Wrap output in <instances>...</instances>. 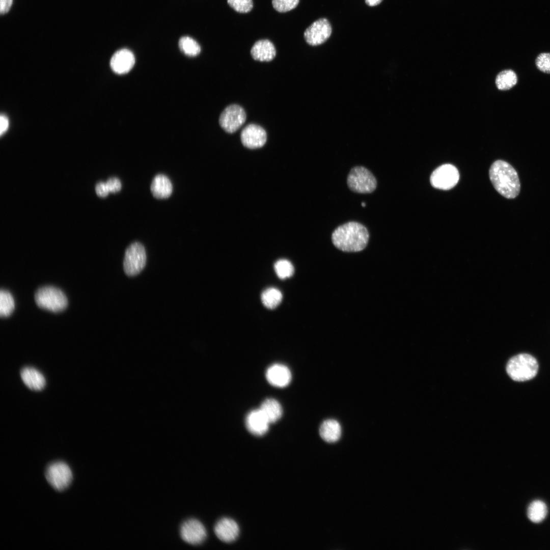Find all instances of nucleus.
Returning a JSON list of instances; mask_svg holds the SVG:
<instances>
[{
	"label": "nucleus",
	"instance_id": "1",
	"mask_svg": "<svg viewBox=\"0 0 550 550\" xmlns=\"http://www.w3.org/2000/svg\"><path fill=\"white\" fill-rule=\"evenodd\" d=\"M369 233L367 228L356 222H349L338 227L332 234L333 244L347 252L362 251L367 245Z\"/></svg>",
	"mask_w": 550,
	"mask_h": 550
},
{
	"label": "nucleus",
	"instance_id": "2",
	"mask_svg": "<svg viewBox=\"0 0 550 550\" xmlns=\"http://www.w3.org/2000/svg\"><path fill=\"white\" fill-rule=\"evenodd\" d=\"M489 175L496 190L507 199L516 197L520 189V181L516 170L509 163L495 161L491 166Z\"/></svg>",
	"mask_w": 550,
	"mask_h": 550
},
{
	"label": "nucleus",
	"instance_id": "3",
	"mask_svg": "<svg viewBox=\"0 0 550 550\" xmlns=\"http://www.w3.org/2000/svg\"><path fill=\"white\" fill-rule=\"evenodd\" d=\"M506 369L509 376L514 381H525L536 375L538 364L536 359L531 354L519 353L510 359Z\"/></svg>",
	"mask_w": 550,
	"mask_h": 550
},
{
	"label": "nucleus",
	"instance_id": "4",
	"mask_svg": "<svg viewBox=\"0 0 550 550\" xmlns=\"http://www.w3.org/2000/svg\"><path fill=\"white\" fill-rule=\"evenodd\" d=\"M35 300L38 307L54 312L64 310L68 304L65 294L59 289L45 286L37 290Z\"/></svg>",
	"mask_w": 550,
	"mask_h": 550
},
{
	"label": "nucleus",
	"instance_id": "5",
	"mask_svg": "<svg viewBox=\"0 0 550 550\" xmlns=\"http://www.w3.org/2000/svg\"><path fill=\"white\" fill-rule=\"evenodd\" d=\"M45 476L51 487L59 491L68 488L73 480V474L70 466L61 460L48 464L45 470Z\"/></svg>",
	"mask_w": 550,
	"mask_h": 550
},
{
	"label": "nucleus",
	"instance_id": "6",
	"mask_svg": "<svg viewBox=\"0 0 550 550\" xmlns=\"http://www.w3.org/2000/svg\"><path fill=\"white\" fill-rule=\"evenodd\" d=\"M349 189L360 194L372 193L377 186V181L373 174L367 168L357 166L351 169L347 178Z\"/></svg>",
	"mask_w": 550,
	"mask_h": 550
},
{
	"label": "nucleus",
	"instance_id": "7",
	"mask_svg": "<svg viewBox=\"0 0 550 550\" xmlns=\"http://www.w3.org/2000/svg\"><path fill=\"white\" fill-rule=\"evenodd\" d=\"M146 263V253L144 246L139 242L130 244L126 249L123 261L125 273L128 276L139 274Z\"/></svg>",
	"mask_w": 550,
	"mask_h": 550
},
{
	"label": "nucleus",
	"instance_id": "8",
	"mask_svg": "<svg viewBox=\"0 0 550 550\" xmlns=\"http://www.w3.org/2000/svg\"><path fill=\"white\" fill-rule=\"evenodd\" d=\"M246 118L244 109L238 104H233L227 106L221 113L219 124L226 132L233 133L243 125Z\"/></svg>",
	"mask_w": 550,
	"mask_h": 550
},
{
	"label": "nucleus",
	"instance_id": "9",
	"mask_svg": "<svg viewBox=\"0 0 550 550\" xmlns=\"http://www.w3.org/2000/svg\"><path fill=\"white\" fill-rule=\"evenodd\" d=\"M459 179V174L457 168L451 164H444L433 172L430 181L434 188L449 190L456 185Z\"/></svg>",
	"mask_w": 550,
	"mask_h": 550
},
{
	"label": "nucleus",
	"instance_id": "10",
	"mask_svg": "<svg viewBox=\"0 0 550 550\" xmlns=\"http://www.w3.org/2000/svg\"><path fill=\"white\" fill-rule=\"evenodd\" d=\"M332 32V25L328 19L320 18L306 29L304 37L309 45L317 46L325 42L330 37Z\"/></svg>",
	"mask_w": 550,
	"mask_h": 550
},
{
	"label": "nucleus",
	"instance_id": "11",
	"mask_svg": "<svg viewBox=\"0 0 550 550\" xmlns=\"http://www.w3.org/2000/svg\"><path fill=\"white\" fill-rule=\"evenodd\" d=\"M180 534L184 541L194 545L201 544L207 537L204 526L194 518L189 519L182 523L180 528Z\"/></svg>",
	"mask_w": 550,
	"mask_h": 550
},
{
	"label": "nucleus",
	"instance_id": "12",
	"mask_svg": "<svg viewBox=\"0 0 550 550\" xmlns=\"http://www.w3.org/2000/svg\"><path fill=\"white\" fill-rule=\"evenodd\" d=\"M240 139L244 147L251 149L259 148L265 145L267 140V133L265 129L260 125L250 124L242 130Z\"/></svg>",
	"mask_w": 550,
	"mask_h": 550
},
{
	"label": "nucleus",
	"instance_id": "13",
	"mask_svg": "<svg viewBox=\"0 0 550 550\" xmlns=\"http://www.w3.org/2000/svg\"><path fill=\"white\" fill-rule=\"evenodd\" d=\"M134 63V54L126 48L121 49L115 52L110 61L112 69L115 73L120 74L128 72Z\"/></svg>",
	"mask_w": 550,
	"mask_h": 550
},
{
	"label": "nucleus",
	"instance_id": "14",
	"mask_svg": "<svg viewBox=\"0 0 550 550\" xmlns=\"http://www.w3.org/2000/svg\"><path fill=\"white\" fill-rule=\"evenodd\" d=\"M245 423L248 431L256 436L265 434L270 424L260 408L249 412L245 418Z\"/></svg>",
	"mask_w": 550,
	"mask_h": 550
},
{
	"label": "nucleus",
	"instance_id": "15",
	"mask_svg": "<svg viewBox=\"0 0 550 550\" xmlns=\"http://www.w3.org/2000/svg\"><path fill=\"white\" fill-rule=\"evenodd\" d=\"M214 531L219 540L229 543L236 539L239 533V528L235 520L225 517L221 519L216 523Z\"/></svg>",
	"mask_w": 550,
	"mask_h": 550
},
{
	"label": "nucleus",
	"instance_id": "16",
	"mask_svg": "<svg viewBox=\"0 0 550 550\" xmlns=\"http://www.w3.org/2000/svg\"><path fill=\"white\" fill-rule=\"evenodd\" d=\"M266 378L271 385L283 388L287 386L291 379V373L290 370L285 365L275 364L270 366L266 370Z\"/></svg>",
	"mask_w": 550,
	"mask_h": 550
},
{
	"label": "nucleus",
	"instance_id": "17",
	"mask_svg": "<svg viewBox=\"0 0 550 550\" xmlns=\"http://www.w3.org/2000/svg\"><path fill=\"white\" fill-rule=\"evenodd\" d=\"M276 53L274 45L267 39L256 41L251 49V54L253 59L260 62L272 61L275 58Z\"/></svg>",
	"mask_w": 550,
	"mask_h": 550
},
{
	"label": "nucleus",
	"instance_id": "18",
	"mask_svg": "<svg viewBox=\"0 0 550 550\" xmlns=\"http://www.w3.org/2000/svg\"><path fill=\"white\" fill-rule=\"evenodd\" d=\"M20 376L25 386L32 390L41 391L45 386L46 380L44 375L35 368L24 367L20 371Z\"/></svg>",
	"mask_w": 550,
	"mask_h": 550
},
{
	"label": "nucleus",
	"instance_id": "19",
	"mask_svg": "<svg viewBox=\"0 0 550 550\" xmlns=\"http://www.w3.org/2000/svg\"><path fill=\"white\" fill-rule=\"evenodd\" d=\"M150 188L154 197L157 199H166L171 195L173 187L167 176L163 174H158L153 178Z\"/></svg>",
	"mask_w": 550,
	"mask_h": 550
},
{
	"label": "nucleus",
	"instance_id": "20",
	"mask_svg": "<svg viewBox=\"0 0 550 550\" xmlns=\"http://www.w3.org/2000/svg\"><path fill=\"white\" fill-rule=\"evenodd\" d=\"M341 427L339 423L334 419L325 420L321 424L319 434L321 437L327 443H334L341 435Z\"/></svg>",
	"mask_w": 550,
	"mask_h": 550
},
{
	"label": "nucleus",
	"instance_id": "21",
	"mask_svg": "<svg viewBox=\"0 0 550 550\" xmlns=\"http://www.w3.org/2000/svg\"><path fill=\"white\" fill-rule=\"evenodd\" d=\"M260 409L270 423L279 420L282 415V408L280 403L274 399L268 398L261 404Z\"/></svg>",
	"mask_w": 550,
	"mask_h": 550
},
{
	"label": "nucleus",
	"instance_id": "22",
	"mask_svg": "<svg viewBox=\"0 0 550 550\" xmlns=\"http://www.w3.org/2000/svg\"><path fill=\"white\" fill-rule=\"evenodd\" d=\"M547 509L546 504L540 500L532 502L528 507L527 515L529 519L533 522L542 521L546 517Z\"/></svg>",
	"mask_w": 550,
	"mask_h": 550
},
{
	"label": "nucleus",
	"instance_id": "23",
	"mask_svg": "<svg viewBox=\"0 0 550 550\" xmlns=\"http://www.w3.org/2000/svg\"><path fill=\"white\" fill-rule=\"evenodd\" d=\"M517 82V76L512 70H505L500 72L496 78V84L500 90H507L513 88Z\"/></svg>",
	"mask_w": 550,
	"mask_h": 550
},
{
	"label": "nucleus",
	"instance_id": "24",
	"mask_svg": "<svg viewBox=\"0 0 550 550\" xmlns=\"http://www.w3.org/2000/svg\"><path fill=\"white\" fill-rule=\"evenodd\" d=\"M282 294L275 288H268L261 294V300L266 308L270 309L276 308L281 302Z\"/></svg>",
	"mask_w": 550,
	"mask_h": 550
},
{
	"label": "nucleus",
	"instance_id": "25",
	"mask_svg": "<svg viewBox=\"0 0 550 550\" xmlns=\"http://www.w3.org/2000/svg\"><path fill=\"white\" fill-rule=\"evenodd\" d=\"M179 47L185 54L190 57L198 55L201 51L199 43L188 36L182 37L179 41Z\"/></svg>",
	"mask_w": 550,
	"mask_h": 550
},
{
	"label": "nucleus",
	"instance_id": "26",
	"mask_svg": "<svg viewBox=\"0 0 550 550\" xmlns=\"http://www.w3.org/2000/svg\"><path fill=\"white\" fill-rule=\"evenodd\" d=\"M14 307V300L11 293L8 291L1 290L0 292L1 316L4 317L9 316L13 312Z\"/></svg>",
	"mask_w": 550,
	"mask_h": 550
},
{
	"label": "nucleus",
	"instance_id": "27",
	"mask_svg": "<svg viewBox=\"0 0 550 550\" xmlns=\"http://www.w3.org/2000/svg\"><path fill=\"white\" fill-rule=\"evenodd\" d=\"M277 276L282 279L290 277L294 273V267L291 263L285 259L277 261L274 265Z\"/></svg>",
	"mask_w": 550,
	"mask_h": 550
},
{
	"label": "nucleus",
	"instance_id": "28",
	"mask_svg": "<svg viewBox=\"0 0 550 550\" xmlns=\"http://www.w3.org/2000/svg\"><path fill=\"white\" fill-rule=\"evenodd\" d=\"M227 3L235 11L241 13H248L253 7V0H227Z\"/></svg>",
	"mask_w": 550,
	"mask_h": 550
},
{
	"label": "nucleus",
	"instance_id": "29",
	"mask_svg": "<svg viewBox=\"0 0 550 550\" xmlns=\"http://www.w3.org/2000/svg\"><path fill=\"white\" fill-rule=\"evenodd\" d=\"M299 0H272L273 8L279 12H286L296 8Z\"/></svg>",
	"mask_w": 550,
	"mask_h": 550
},
{
	"label": "nucleus",
	"instance_id": "30",
	"mask_svg": "<svg viewBox=\"0 0 550 550\" xmlns=\"http://www.w3.org/2000/svg\"><path fill=\"white\" fill-rule=\"evenodd\" d=\"M535 64L540 71L545 73H550V53H540L535 60Z\"/></svg>",
	"mask_w": 550,
	"mask_h": 550
},
{
	"label": "nucleus",
	"instance_id": "31",
	"mask_svg": "<svg viewBox=\"0 0 550 550\" xmlns=\"http://www.w3.org/2000/svg\"><path fill=\"white\" fill-rule=\"evenodd\" d=\"M106 183L111 192L116 193L119 191L121 188V183L120 180L117 178H111L107 180Z\"/></svg>",
	"mask_w": 550,
	"mask_h": 550
},
{
	"label": "nucleus",
	"instance_id": "32",
	"mask_svg": "<svg viewBox=\"0 0 550 550\" xmlns=\"http://www.w3.org/2000/svg\"><path fill=\"white\" fill-rule=\"evenodd\" d=\"M96 191L99 196L102 197H106L109 192L106 183L103 182H100L97 184Z\"/></svg>",
	"mask_w": 550,
	"mask_h": 550
},
{
	"label": "nucleus",
	"instance_id": "33",
	"mask_svg": "<svg viewBox=\"0 0 550 550\" xmlns=\"http://www.w3.org/2000/svg\"><path fill=\"white\" fill-rule=\"evenodd\" d=\"M13 3V0H0V13L1 14L7 13L10 10Z\"/></svg>",
	"mask_w": 550,
	"mask_h": 550
},
{
	"label": "nucleus",
	"instance_id": "34",
	"mask_svg": "<svg viewBox=\"0 0 550 550\" xmlns=\"http://www.w3.org/2000/svg\"><path fill=\"white\" fill-rule=\"evenodd\" d=\"M1 122V129L0 133L1 135L4 133L8 129L9 126V121L7 117L4 115H1L0 118Z\"/></svg>",
	"mask_w": 550,
	"mask_h": 550
},
{
	"label": "nucleus",
	"instance_id": "35",
	"mask_svg": "<svg viewBox=\"0 0 550 550\" xmlns=\"http://www.w3.org/2000/svg\"><path fill=\"white\" fill-rule=\"evenodd\" d=\"M383 0H365V3L369 6L374 7L380 4Z\"/></svg>",
	"mask_w": 550,
	"mask_h": 550
},
{
	"label": "nucleus",
	"instance_id": "36",
	"mask_svg": "<svg viewBox=\"0 0 550 550\" xmlns=\"http://www.w3.org/2000/svg\"><path fill=\"white\" fill-rule=\"evenodd\" d=\"M362 206H364H364H365L366 204H365V203H362Z\"/></svg>",
	"mask_w": 550,
	"mask_h": 550
}]
</instances>
